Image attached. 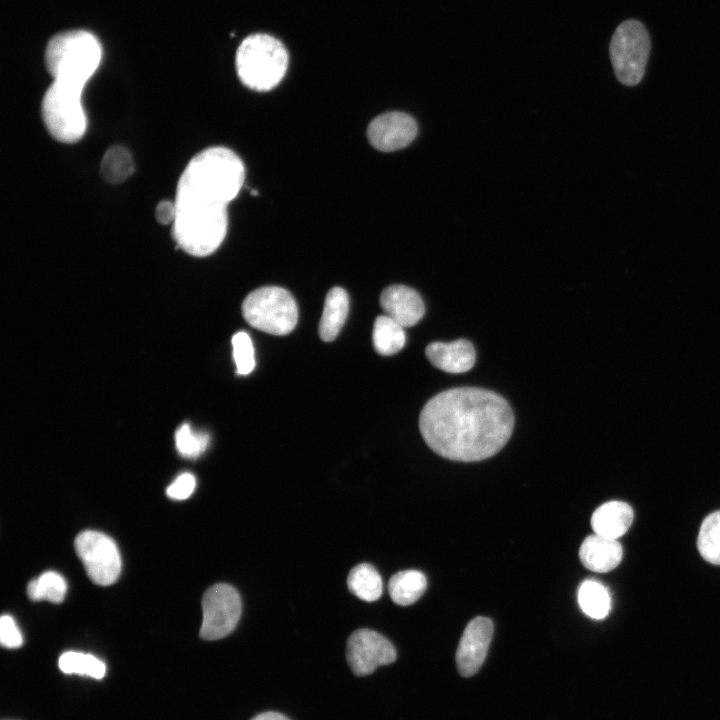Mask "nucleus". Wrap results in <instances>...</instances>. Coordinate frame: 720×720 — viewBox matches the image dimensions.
<instances>
[{
  "mask_svg": "<svg viewBox=\"0 0 720 720\" xmlns=\"http://www.w3.org/2000/svg\"><path fill=\"white\" fill-rule=\"evenodd\" d=\"M231 342L237 374L248 375L255 367L254 347L249 334L245 331L237 332Z\"/></svg>",
  "mask_w": 720,
  "mask_h": 720,
  "instance_id": "obj_27",
  "label": "nucleus"
},
{
  "mask_svg": "<svg viewBox=\"0 0 720 720\" xmlns=\"http://www.w3.org/2000/svg\"><path fill=\"white\" fill-rule=\"evenodd\" d=\"M609 52L618 81L625 86L640 83L650 52V39L644 25L634 19L622 22L611 38Z\"/></svg>",
  "mask_w": 720,
  "mask_h": 720,
  "instance_id": "obj_7",
  "label": "nucleus"
},
{
  "mask_svg": "<svg viewBox=\"0 0 720 720\" xmlns=\"http://www.w3.org/2000/svg\"><path fill=\"white\" fill-rule=\"evenodd\" d=\"M60 670L65 674L86 675L101 679L106 674V665L103 661L91 654L76 651L63 653L58 661Z\"/></svg>",
  "mask_w": 720,
  "mask_h": 720,
  "instance_id": "obj_24",
  "label": "nucleus"
},
{
  "mask_svg": "<svg viewBox=\"0 0 720 720\" xmlns=\"http://www.w3.org/2000/svg\"><path fill=\"white\" fill-rule=\"evenodd\" d=\"M242 314L252 327L273 335L289 334L296 326L298 308L284 288L266 286L252 291L242 303Z\"/></svg>",
  "mask_w": 720,
  "mask_h": 720,
  "instance_id": "obj_6",
  "label": "nucleus"
},
{
  "mask_svg": "<svg viewBox=\"0 0 720 720\" xmlns=\"http://www.w3.org/2000/svg\"><path fill=\"white\" fill-rule=\"evenodd\" d=\"M489 618L476 617L466 626L456 652V663L464 677L474 675L483 664L493 635Z\"/></svg>",
  "mask_w": 720,
  "mask_h": 720,
  "instance_id": "obj_12",
  "label": "nucleus"
},
{
  "mask_svg": "<svg viewBox=\"0 0 720 720\" xmlns=\"http://www.w3.org/2000/svg\"><path fill=\"white\" fill-rule=\"evenodd\" d=\"M415 119L404 112H387L377 116L368 126L370 143L383 152H392L408 146L416 137Z\"/></svg>",
  "mask_w": 720,
  "mask_h": 720,
  "instance_id": "obj_11",
  "label": "nucleus"
},
{
  "mask_svg": "<svg viewBox=\"0 0 720 720\" xmlns=\"http://www.w3.org/2000/svg\"><path fill=\"white\" fill-rule=\"evenodd\" d=\"M251 720H290L285 715L280 714L278 712H264L261 714H258Z\"/></svg>",
  "mask_w": 720,
  "mask_h": 720,
  "instance_id": "obj_31",
  "label": "nucleus"
},
{
  "mask_svg": "<svg viewBox=\"0 0 720 720\" xmlns=\"http://www.w3.org/2000/svg\"><path fill=\"white\" fill-rule=\"evenodd\" d=\"M210 437L205 432L194 431L189 424H182L175 433V444L180 455L197 458L209 445Z\"/></svg>",
  "mask_w": 720,
  "mask_h": 720,
  "instance_id": "obj_26",
  "label": "nucleus"
},
{
  "mask_svg": "<svg viewBox=\"0 0 720 720\" xmlns=\"http://www.w3.org/2000/svg\"><path fill=\"white\" fill-rule=\"evenodd\" d=\"M83 90L53 81L41 103V116L49 134L62 143L78 142L86 133Z\"/></svg>",
  "mask_w": 720,
  "mask_h": 720,
  "instance_id": "obj_5",
  "label": "nucleus"
},
{
  "mask_svg": "<svg viewBox=\"0 0 720 720\" xmlns=\"http://www.w3.org/2000/svg\"><path fill=\"white\" fill-rule=\"evenodd\" d=\"M372 339L376 352L389 356L404 347L406 334L404 327L399 323L387 315H381L375 319Z\"/></svg>",
  "mask_w": 720,
  "mask_h": 720,
  "instance_id": "obj_20",
  "label": "nucleus"
},
{
  "mask_svg": "<svg viewBox=\"0 0 720 720\" xmlns=\"http://www.w3.org/2000/svg\"><path fill=\"white\" fill-rule=\"evenodd\" d=\"M396 657L392 643L374 630L359 629L348 638L346 658L355 675H369L379 666L394 662Z\"/></svg>",
  "mask_w": 720,
  "mask_h": 720,
  "instance_id": "obj_10",
  "label": "nucleus"
},
{
  "mask_svg": "<svg viewBox=\"0 0 720 720\" xmlns=\"http://www.w3.org/2000/svg\"><path fill=\"white\" fill-rule=\"evenodd\" d=\"M240 81L256 91L276 87L286 74L288 53L285 46L268 34H253L238 47L235 59Z\"/></svg>",
  "mask_w": 720,
  "mask_h": 720,
  "instance_id": "obj_4",
  "label": "nucleus"
},
{
  "mask_svg": "<svg viewBox=\"0 0 720 720\" xmlns=\"http://www.w3.org/2000/svg\"><path fill=\"white\" fill-rule=\"evenodd\" d=\"M578 603L582 611L593 619L605 618L611 608V598L607 588L592 579L585 580L580 585Z\"/></svg>",
  "mask_w": 720,
  "mask_h": 720,
  "instance_id": "obj_21",
  "label": "nucleus"
},
{
  "mask_svg": "<svg viewBox=\"0 0 720 720\" xmlns=\"http://www.w3.org/2000/svg\"><path fill=\"white\" fill-rule=\"evenodd\" d=\"M513 426L509 403L495 392L476 387L438 393L419 417L426 444L436 454L460 462L481 461L498 453Z\"/></svg>",
  "mask_w": 720,
  "mask_h": 720,
  "instance_id": "obj_1",
  "label": "nucleus"
},
{
  "mask_svg": "<svg viewBox=\"0 0 720 720\" xmlns=\"http://www.w3.org/2000/svg\"><path fill=\"white\" fill-rule=\"evenodd\" d=\"M243 186L226 158L197 153L184 168L176 187L172 236L187 254L204 257L222 244L228 227L227 205Z\"/></svg>",
  "mask_w": 720,
  "mask_h": 720,
  "instance_id": "obj_2",
  "label": "nucleus"
},
{
  "mask_svg": "<svg viewBox=\"0 0 720 720\" xmlns=\"http://www.w3.org/2000/svg\"><path fill=\"white\" fill-rule=\"evenodd\" d=\"M427 580L418 570H404L394 574L388 583V591L394 603L408 606L415 603L425 592Z\"/></svg>",
  "mask_w": 720,
  "mask_h": 720,
  "instance_id": "obj_18",
  "label": "nucleus"
},
{
  "mask_svg": "<svg viewBox=\"0 0 720 720\" xmlns=\"http://www.w3.org/2000/svg\"><path fill=\"white\" fill-rule=\"evenodd\" d=\"M134 171V161L130 151L121 145L110 147L104 154L101 165V176L109 183H121Z\"/></svg>",
  "mask_w": 720,
  "mask_h": 720,
  "instance_id": "obj_22",
  "label": "nucleus"
},
{
  "mask_svg": "<svg viewBox=\"0 0 720 720\" xmlns=\"http://www.w3.org/2000/svg\"><path fill=\"white\" fill-rule=\"evenodd\" d=\"M0 642L6 648H18L23 644L21 631L10 615L0 619Z\"/></svg>",
  "mask_w": 720,
  "mask_h": 720,
  "instance_id": "obj_28",
  "label": "nucleus"
},
{
  "mask_svg": "<svg viewBox=\"0 0 720 720\" xmlns=\"http://www.w3.org/2000/svg\"><path fill=\"white\" fill-rule=\"evenodd\" d=\"M622 556L623 549L617 539L598 534L586 537L579 549L583 566L597 573H606L616 568Z\"/></svg>",
  "mask_w": 720,
  "mask_h": 720,
  "instance_id": "obj_15",
  "label": "nucleus"
},
{
  "mask_svg": "<svg viewBox=\"0 0 720 720\" xmlns=\"http://www.w3.org/2000/svg\"><path fill=\"white\" fill-rule=\"evenodd\" d=\"M380 304L385 315L404 328L417 324L425 313L424 302L419 293L405 285H391L384 289Z\"/></svg>",
  "mask_w": 720,
  "mask_h": 720,
  "instance_id": "obj_13",
  "label": "nucleus"
},
{
  "mask_svg": "<svg viewBox=\"0 0 720 720\" xmlns=\"http://www.w3.org/2000/svg\"><path fill=\"white\" fill-rule=\"evenodd\" d=\"M697 547L707 562L720 565V511L709 514L702 522Z\"/></svg>",
  "mask_w": 720,
  "mask_h": 720,
  "instance_id": "obj_23",
  "label": "nucleus"
},
{
  "mask_svg": "<svg viewBox=\"0 0 720 720\" xmlns=\"http://www.w3.org/2000/svg\"><path fill=\"white\" fill-rule=\"evenodd\" d=\"M634 513L629 504L609 501L599 506L592 514L591 526L595 534L618 539L633 522Z\"/></svg>",
  "mask_w": 720,
  "mask_h": 720,
  "instance_id": "obj_16",
  "label": "nucleus"
},
{
  "mask_svg": "<svg viewBox=\"0 0 720 720\" xmlns=\"http://www.w3.org/2000/svg\"><path fill=\"white\" fill-rule=\"evenodd\" d=\"M195 486L196 480L194 475L183 473L167 487L166 493L171 499L184 500L193 493Z\"/></svg>",
  "mask_w": 720,
  "mask_h": 720,
  "instance_id": "obj_29",
  "label": "nucleus"
},
{
  "mask_svg": "<svg viewBox=\"0 0 720 720\" xmlns=\"http://www.w3.org/2000/svg\"><path fill=\"white\" fill-rule=\"evenodd\" d=\"M101 58L99 41L83 30L55 35L45 52V63L53 81L81 89L98 69Z\"/></svg>",
  "mask_w": 720,
  "mask_h": 720,
  "instance_id": "obj_3",
  "label": "nucleus"
},
{
  "mask_svg": "<svg viewBox=\"0 0 720 720\" xmlns=\"http://www.w3.org/2000/svg\"><path fill=\"white\" fill-rule=\"evenodd\" d=\"M425 354L433 366L452 374L470 370L476 359L475 349L466 339L449 343H430L425 349Z\"/></svg>",
  "mask_w": 720,
  "mask_h": 720,
  "instance_id": "obj_14",
  "label": "nucleus"
},
{
  "mask_svg": "<svg viewBox=\"0 0 720 720\" xmlns=\"http://www.w3.org/2000/svg\"><path fill=\"white\" fill-rule=\"evenodd\" d=\"M89 578L98 585L113 584L121 571V557L114 540L104 533L86 530L74 542Z\"/></svg>",
  "mask_w": 720,
  "mask_h": 720,
  "instance_id": "obj_8",
  "label": "nucleus"
},
{
  "mask_svg": "<svg viewBox=\"0 0 720 720\" xmlns=\"http://www.w3.org/2000/svg\"><path fill=\"white\" fill-rule=\"evenodd\" d=\"M67 591L65 579L54 571H47L29 582L27 594L31 600H48L53 603L63 601Z\"/></svg>",
  "mask_w": 720,
  "mask_h": 720,
  "instance_id": "obj_25",
  "label": "nucleus"
},
{
  "mask_svg": "<svg viewBox=\"0 0 720 720\" xmlns=\"http://www.w3.org/2000/svg\"><path fill=\"white\" fill-rule=\"evenodd\" d=\"M241 607L240 595L233 586L218 583L208 588L202 598L200 637L218 640L229 635L239 622Z\"/></svg>",
  "mask_w": 720,
  "mask_h": 720,
  "instance_id": "obj_9",
  "label": "nucleus"
},
{
  "mask_svg": "<svg viewBox=\"0 0 720 720\" xmlns=\"http://www.w3.org/2000/svg\"><path fill=\"white\" fill-rule=\"evenodd\" d=\"M349 311L346 291L333 287L326 295L319 323V336L325 342L333 341L344 325Z\"/></svg>",
  "mask_w": 720,
  "mask_h": 720,
  "instance_id": "obj_17",
  "label": "nucleus"
},
{
  "mask_svg": "<svg viewBox=\"0 0 720 720\" xmlns=\"http://www.w3.org/2000/svg\"><path fill=\"white\" fill-rule=\"evenodd\" d=\"M349 591L361 600H378L383 592L380 574L372 565L362 563L353 567L347 578Z\"/></svg>",
  "mask_w": 720,
  "mask_h": 720,
  "instance_id": "obj_19",
  "label": "nucleus"
},
{
  "mask_svg": "<svg viewBox=\"0 0 720 720\" xmlns=\"http://www.w3.org/2000/svg\"><path fill=\"white\" fill-rule=\"evenodd\" d=\"M176 216V207L174 201H160L155 208V218L163 225L173 224Z\"/></svg>",
  "mask_w": 720,
  "mask_h": 720,
  "instance_id": "obj_30",
  "label": "nucleus"
}]
</instances>
